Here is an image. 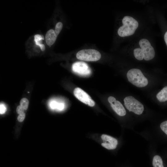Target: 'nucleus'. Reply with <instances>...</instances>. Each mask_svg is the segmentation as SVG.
I'll return each instance as SVG.
<instances>
[{
  "mask_svg": "<svg viewBox=\"0 0 167 167\" xmlns=\"http://www.w3.org/2000/svg\"><path fill=\"white\" fill-rule=\"evenodd\" d=\"M139 44L140 48H135L133 51L134 55L136 59L139 61L143 59L146 61H149L154 58L155 56L154 49L147 39H141Z\"/></svg>",
  "mask_w": 167,
  "mask_h": 167,
  "instance_id": "obj_1",
  "label": "nucleus"
},
{
  "mask_svg": "<svg viewBox=\"0 0 167 167\" xmlns=\"http://www.w3.org/2000/svg\"><path fill=\"white\" fill-rule=\"evenodd\" d=\"M122 21L123 25L119 28L118 31V35L124 37L133 35L138 27V21L129 16H124Z\"/></svg>",
  "mask_w": 167,
  "mask_h": 167,
  "instance_id": "obj_2",
  "label": "nucleus"
},
{
  "mask_svg": "<svg viewBox=\"0 0 167 167\" xmlns=\"http://www.w3.org/2000/svg\"><path fill=\"white\" fill-rule=\"evenodd\" d=\"M126 76L128 81L137 87H144L148 84V79L139 69L132 68L130 70L128 71Z\"/></svg>",
  "mask_w": 167,
  "mask_h": 167,
  "instance_id": "obj_3",
  "label": "nucleus"
},
{
  "mask_svg": "<svg viewBox=\"0 0 167 167\" xmlns=\"http://www.w3.org/2000/svg\"><path fill=\"white\" fill-rule=\"evenodd\" d=\"M124 104L126 108L129 111L138 115H141L143 112V105L132 96L125 97L124 99Z\"/></svg>",
  "mask_w": 167,
  "mask_h": 167,
  "instance_id": "obj_4",
  "label": "nucleus"
},
{
  "mask_svg": "<svg viewBox=\"0 0 167 167\" xmlns=\"http://www.w3.org/2000/svg\"><path fill=\"white\" fill-rule=\"evenodd\" d=\"M77 59L88 61H95L99 60L101 55L98 51L94 49H84L78 51L76 54Z\"/></svg>",
  "mask_w": 167,
  "mask_h": 167,
  "instance_id": "obj_5",
  "label": "nucleus"
},
{
  "mask_svg": "<svg viewBox=\"0 0 167 167\" xmlns=\"http://www.w3.org/2000/svg\"><path fill=\"white\" fill-rule=\"evenodd\" d=\"M73 71L75 74L82 76H89L92 71L88 65L82 62H76L74 63L72 66Z\"/></svg>",
  "mask_w": 167,
  "mask_h": 167,
  "instance_id": "obj_6",
  "label": "nucleus"
},
{
  "mask_svg": "<svg viewBox=\"0 0 167 167\" xmlns=\"http://www.w3.org/2000/svg\"><path fill=\"white\" fill-rule=\"evenodd\" d=\"M75 97L82 102L93 107L95 105V102L90 96L84 91L79 88H75L73 92Z\"/></svg>",
  "mask_w": 167,
  "mask_h": 167,
  "instance_id": "obj_7",
  "label": "nucleus"
},
{
  "mask_svg": "<svg viewBox=\"0 0 167 167\" xmlns=\"http://www.w3.org/2000/svg\"><path fill=\"white\" fill-rule=\"evenodd\" d=\"M101 138L103 141L101 143L102 147L109 150L116 148L118 144V141L116 138L106 134H102Z\"/></svg>",
  "mask_w": 167,
  "mask_h": 167,
  "instance_id": "obj_8",
  "label": "nucleus"
},
{
  "mask_svg": "<svg viewBox=\"0 0 167 167\" xmlns=\"http://www.w3.org/2000/svg\"><path fill=\"white\" fill-rule=\"evenodd\" d=\"M110 104L113 110L118 115L123 116L126 115V110L119 101L116 100L114 102Z\"/></svg>",
  "mask_w": 167,
  "mask_h": 167,
  "instance_id": "obj_9",
  "label": "nucleus"
},
{
  "mask_svg": "<svg viewBox=\"0 0 167 167\" xmlns=\"http://www.w3.org/2000/svg\"><path fill=\"white\" fill-rule=\"evenodd\" d=\"M57 36L54 30L50 29L48 30L45 36V41L47 45L50 47L53 45L56 41Z\"/></svg>",
  "mask_w": 167,
  "mask_h": 167,
  "instance_id": "obj_10",
  "label": "nucleus"
},
{
  "mask_svg": "<svg viewBox=\"0 0 167 167\" xmlns=\"http://www.w3.org/2000/svg\"><path fill=\"white\" fill-rule=\"evenodd\" d=\"M44 39V36L42 34H36L34 36V41L35 45L39 46L42 51H44L45 49V45L42 44V40Z\"/></svg>",
  "mask_w": 167,
  "mask_h": 167,
  "instance_id": "obj_11",
  "label": "nucleus"
},
{
  "mask_svg": "<svg viewBox=\"0 0 167 167\" xmlns=\"http://www.w3.org/2000/svg\"><path fill=\"white\" fill-rule=\"evenodd\" d=\"M158 100L161 102L167 101V86H165L156 94Z\"/></svg>",
  "mask_w": 167,
  "mask_h": 167,
  "instance_id": "obj_12",
  "label": "nucleus"
},
{
  "mask_svg": "<svg viewBox=\"0 0 167 167\" xmlns=\"http://www.w3.org/2000/svg\"><path fill=\"white\" fill-rule=\"evenodd\" d=\"M152 164L153 167H164L161 158L158 155H155L153 157Z\"/></svg>",
  "mask_w": 167,
  "mask_h": 167,
  "instance_id": "obj_13",
  "label": "nucleus"
},
{
  "mask_svg": "<svg viewBox=\"0 0 167 167\" xmlns=\"http://www.w3.org/2000/svg\"><path fill=\"white\" fill-rule=\"evenodd\" d=\"M28 104L29 101L26 98H22L20 101V105L25 110L28 109Z\"/></svg>",
  "mask_w": 167,
  "mask_h": 167,
  "instance_id": "obj_14",
  "label": "nucleus"
},
{
  "mask_svg": "<svg viewBox=\"0 0 167 167\" xmlns=\"http://www.w3.org/2000/svg\"><path fill=\"white\" fill-rule=\"evenodd\" d=\"M63 27L62 23L60 22L57 23L56 24L55 28V31L58 36L61 32Z\"/></svg>",
  "mask_w": 167,
  "mask_h": 167,
  "instance_id": "obj_15",
  "label": "nucleus"
},
{
  "mask_svg": "<svg viewBox=\"0 0 167 167\" xmlns=\"http://www.w3.org/2000/svg\"><path fill=\"white\" fill-rule=\"evenodd\" d=\"M160 127L161 130L167 135V120L161 122Z\"/></svg>",
  "mask_w": 167,
  "mask_h": 167,
  "instance_id": "obj_16",
  "label": "nucleus"
},
{
  "mask_svg": "<svg viewBox=\"0 0 167 167\" xmlns=\"http://www.w3.org/2000/svg\"><path fill=\"white\" fill-rule=\"evenodd\" d=\"M25 116V114L24 113L19 114L17 118L18 121L20 122H22L24 119Z\"/></svg>",
  "mask_w": 167,
  "mask_h": 167,
  "instance_id": "obj_17",
  "label": "nucleus"
},
{
  "mask_svg": "<svg viewBox=\"0 0 167 167\" xmlns=\"http://www.w3.org/2000/svg\"><path fill=\"white\" fill-rule=\"evenodd\" d=\"M24 109L20 105L18 106L16 108V111L19 114L24 113Z\"/></svg>",
  "mask_w": 167,
  "mask_h": 167,
  "instance_id": "obj_18",
  "label": "nucleus"
},
{
  "mask_svg": "<svg viewBox=\"0 0 167 167\" xmlns=\"http://www.w3.org/2000/svg\"><path fill=\"white\" fill-rule=\"evenodd\" d=\"M108 102L111 104L114 102L116 101V99L114 97L110 96L108 97Z\"/></svg>",
  "mask_w": 167,
  "mask_h": 167,
  "instance_id": "obj_19",
  "label": "nucleus"
},
{
  "mask_svg": "<svg viewBox=\"0 0 167 167\" xmlns=\"http://www.w3.org/2000/svg\"><path fill=\"white\" fill-rule=\"evenodd\" d=\"M6 109L4 105L0 104V113H4L6 111Z\"/></svg>",
  "mask_w": 167,
  "mask_h": 167,
  "instance_id": "obj_20",
  "label": "nucleus"
},
{
  "mask_svg": "<svg viewBox=\"0 0 167 167\" xmlns=\"http://www.w3.org/2000/svg\"><path fill=\"white\" fill-rule=\"evenodd\" d=\"M164 40L167 46V31L165 32L164 36Z\"/></svg>",
  "mask_w": 167,
  "mask_h": 167,
  "instance_id": "obj_21",
  "label": "nucleus"
}]
</instances>
